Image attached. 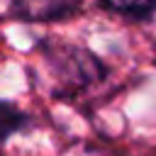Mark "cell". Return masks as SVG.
I'll list each match as a JSON object with an SVG mask.
<instances>
[{
  "label": "cell",
  "instance_id": "1",
  "mask_svg": "<svg viewBox=\"0 0 156 156\" xmlns=\"http://www.w3.org/2000/svg\"><path fill=\"white\" fill-rule=\"evenodd\" d=\"M44 68L49 73V88L54 95H68L98 83L105 76V66L85 49L73 44L44 41L39 44Z\"/></svg>",
  "mask_w": 156,
  "mask_h": 156
},
{
  "label": "cell",
  "instance_id": "2",
  "mask_svg": "<svg viewBox=\"0 0 156 156\" xmlns=\"http://www.w3.org/2000/svg\"><path fill=\"white\" fill-rule=\"evenodd\" d=\"M83 0H12V12L27 22H54L78 12Z\"/></svg>",
  "mask_w": 156,
  "mask_h": 156
},
{
  "label": "cell",
  "instance_id": "3",
  "mask_svg": "<svg viewBox=\"0 0 156 156\" xmlns=\"http://www.w3.org/2000/svg\"><path fill=\"white\" fill-rule=\"evenodd\" d=\"M27 122H29V117H27L15 102L0 100V144H2L7 136L17 134Z\"/></svg>",
  "mask_w": 156,
  "mask_h": 156
},
{
  "label": "cell",
  "instance_id": "4",
  "mask_svg": "<svg viewBox=\"0 0 156 156\" xmlns=\"http://www.w3.org/2000/svg\"><path fill=\"white\" fill-rule=\"evenodd\" d=\"M110 10L127 17H149L156 10V0H102Z\"/></svg>",
  "mask_w": 156,
  "mask_h": 156
}]
</instances>
